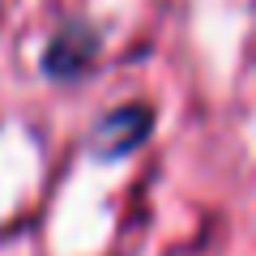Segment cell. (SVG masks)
Returning <instances> with one entry per match:
<instances>
[{
	"label": "cell",
	"instance_id": "cell-1",
	"mask_svg": "<svg viewBox=\"0 0 256 256\" xmlns=\"http://www.w3.org/2000/svg\"><path fill=\"white\" fill-rule=\"evenodd\" d=\"M90 52H94V38L86 34V30H68V34H60L52 43V52H47V68H52L56 77H68V73H77V68H86Z\"/></svg>",
	"mask_w": 256,
	"mask_h": 256
}]
</instances>
